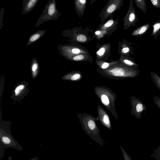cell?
Returning <instances> with one entry per match:
<instances>
[{
  "mask_svg": "<svg viewBox=\"0 0 160 160\" xmlns=\"http://www.w3.org/2000/svg\"><path fill=\"white\" fill-rule=\"evenodd\" d=\"M135 15L133 13H131L129 17V20L131 22H133L135 18Z\"/></svg>",
  "mask_w": 160,
  "mask_h": 160,
  "instance_id": "cell-23",
  "label": "cell"
},
{
  "mask_svg": "<svg viewBox=\"0 0 160 160\" xmlns=\"http://www.w3.org/2000/svg\"><path fill=\"white\" fill-rule=\"evenodd\" d=\"M109 64L107 62H104L102 65L101 68L102 69H105L107 68L109 66Z\"/></svg>",
  "mask_w": 160,
  "mask_h": 160,
  "instance_id": "cell-25",
  "label": "cell"
},
{
  "mask_svg": "<svg viewBox=\"0 0 160 160\" xmlns=\"http://www.w3.org/2000/svg\"><path fill=\"white\" fill-rule=\"evenodd\" d=\"M105 51L106 49L104 47H101L96 52V53L98 56L101 57L104 54Z\"/></svg>",
  "mask_w": 160,
  "mask_h": 160,
  "instance_id": "cell-14",
  "label": "cell"
},
{
  "mask_svg": "<svg viewBox=\"0 0 160 160\" xmlns=\"http://www.w3.org/2000/svg\"><path fill=\"white\" fill-rule=\"evenodd\" d=\"M160 28V23H158L155 24L154 26L153 33L156 32Z\"/></svg>",
  "mask_w": 160,
  "mask_h": 160,
  "instance_id": "cell-22",
  "label": "cell"
},
{
  "mask_svg": "<svg viewBox=\"0 0 160 160\" xmlns=\"http://www.w3.org/2000/svg\"><path fill=\"white\" fill-rule=\"evenodd\" d=\"M37 0H31L30 1L28 4V7L29 8H31L35 4Z\"/></svg>",
  "mask_w": 160,
  "mask_h": 160,
  "instance_id": "cell-20",
  "label": "cell"
},
{
  "mask_svg": "<svg viewBox=\"0 0 160 160\" xmlns=\"http://www.w3.org/2000/svg\"><path fill=\"white\" fill-rule=\"evenodd\" d=\"M101 99L102 103L105 105H108L109 103V100L108 97L105 95L101 96Z\"/></svg>",
  "mask_w": 160,
  "mask_h": 160,
  "instance_id": "cell-11",
  "label": "cell"
},
{
  "mask_svg": "<svg viewBox=\"0 0 160 160\" xmlns=\"http://www.w3.org/2000/svg\"><path fill=\"white\" fill-rule=\"evenodd\" d=\"M117 8V5L115 3H112L108 6L106 9L107 14H111Z\"/></svg>",
  "mask_w": 160,
  "mask_h": 160,
  "instance_id": "cell-5",
  "label": "cell"
},
{
  "mask_svg": "<svg viewBox=\"0 0 160 160\" xmlns=\"http://www.w3.org/2000/svg\"><path fill=\"white\" fill-rule=\"evenodd\" d=\"M101 33V32L99 31H97L95 32V34L97 35H99Z\"/></svg>",
  "mask_w": 160,
  "mask_h": 160,
  "instance_id": "cell-30",
  "label": "cell"
},
{
  "mask_svg": "<svg viewBox=\"0 0 160 160\" xmlns=\"http://www.w3.org/2000/svg\"><path fill=\"white\" fill-rule=\"evenodd\" d=\"M148 28L147 26H144L142 27L139 29L134 32L133 34L136 35L137 34H141L147 30Z\"/></svg>",
  "mask_w": 160,
  "mask_h": 160,
  "instance_id": "cell-8",
  "label": "cell"
},
{
  "mask_svg": "<svg viewBox=\"0 0 160 160\" xmlns=\"http://www.w3.org/2000/svg\"><path fill=\"white\" fill-rule=\"evenodd\" d=\"M86 2V0H79L76 1V4L77 5L78 8V9H81L83 8L85 5Z\"/></svg>",
  "mask_w": 160,
  "mask_h": 160,
  "instance_id": "cell-6",
  "label": "cell"
},
{
  "mask_svg": "<svg viewBox=\"0 0 160 160\" xmlns=\"http://www.w3.org/2000/svg\"><path fill=\"white\" fill-rule=\"evenodd\" d=\"M123 62L125 64L129 65L131 66L134 64L133 62L127 59H124L123 60Z\"/></svg>",
  "mask_w": 160,
  "mask_h": 160,
  "instance_id": "cell-24",
  "label": "cell"
},
{
  "mask_svg": "<svg viewBox=\"0 0 160 160\" xmlns=\"http://www.w3.org/2000/svg\"><path fill=\"white\" fill-rule=\"evenodd\" d=\"M103 122L104 123L107 125L108 127L110 128L109 121V118L107 115H105L103 117Z\"/></svg>",
  "mask_w": 160,
  "mask_h": 160,
  "instance_id": "cell-17",
  "label": "cell"
},
{
  "mask_svg": "<svg viewBox=\"0 0 160 160\" xmlns=\"http://www.w3.org/2000/svg\"><path fill=\"white\" fill-rule=\"evenodd\" d=\"M114 22L112 19L106 22L103 25V28H107L112 26L114 23Z\"/></svg>",
  "mask_w": 160,
  "mask_h": 160,
  "instance_id": "cell-15",
  "label": "cell"
},
{
  "mask_svg": "<svg viewBox=\"0 0 160 160\" xmlns=\"http://www.w3.org/2000/svg\"><path fill=\"white\" fill-rule=\"evenodd\" d=\"M81 50L78 48H73L72 50V52L74 54H78L81 53Z\"/></svg>",
  "mask_w": 160,
  "mask_h": 160,
  "instance_id": "cell-19",
  "label": "cell"
},
{
  "mask_svg": "<svg viewBox=\"0 0 160 160\" xmlns=\"http://www.w3.org/2000/svg\"><path fill=\"white\" fill-rule=\"evenodd\" d=\"M40 37V35L38 34H35L32 36L30 38V40L31 42H34L38 39Z\"/></svg>",
  "mask_w": 160,
  "mask_h": 160,
  "instance_id": "cell-18",
  "label": "cell"
},
{
  "mask_svg": "<svg viewBox=\"0 0 160 160\" xmlns=\"http://www.w3.org/2000/svg\"><path fill=\"white\" fill-rule=\"evenodd\" d=\"M81 77V75L78 73L73 75L71 77V79L72 80H76L79 79Z\"/></svg>",
  "mask_w": 160,
  "mask_h": 160,
  "instance_id": "cell-21",
  "label": "cell"
},
{
  "mask_svg": "<svg viewBox=\"0 0 160 160\" xmlns=\"http://www.w3.org/2000/svg\"><path fill=\"white\" fill-rule=\"evenodd\" d=\"M84 58V56L81 54L78 55L73 58L74 61H78L83 60Z\"/></svg>",
  "mask_w": 160,
  "mask_h": 160,
  "instance_id": "cell-16",
  "label": "cell"
},
{
  "mask_svg": "<svg viewBox=\"0 0 160 160\" xmlns=\"http://www.w3.org/2000/svg\"><path fill=\"white\" fill-rule=\"evenodd\" d=\"M151 1L152 4L154 5H156L157 4L158 1V0H151Z\"/></svg>",
  "mask_w": 160,
  "mask_h": 160,
  "instance_id": "cell-28",
  "label": "cell"
},
{
  "mask_svg": "<svg viewBox=\"0 0 160 160\" xmlns=\"http://www.w3.org/2000/svg\"><path fill=\"white\" fill-rule=\"evenodd\" d=\"M0 148H12L19 151H23V148L14 138L10 133L1 130Z\"/></svg>",
  "mask_w": 160,
  "mask_h": 160,
  "instance_id": "cell-1",
  "label": "cell"
},
{
  "mask_svg": "<svg viewBox=\"0 0 160 160\" xmlns=\"http://www.w3.org/2000/svg\"><path fill=\"white\" fill-rule=\"evenodd\" d=\"M77 40L80 42H85L87 40L86 37L83 34H79L77 37Z\"/></svg>",
  "mask_w": 160,
  "mask_h": 160,
  "instance_id": "cell-10",
  "label": "cell"
},
{
  "mask_svg": "<svg viewBox=\"0 0 160 160\" xmlns=\"http://www.w3.org/2000/svg\"><path fill=\"white\" fill-rule=\"evenodd\" d=\"M132 113L137 118H141L142 114L144 111H147L146 106L140 99L136 97L132 98Z\"/></svg>",
  "mask_w": 160,
  "mask_h": 160,
  "instance_id": "cell-2",
  "label": "cell"
},
{
  "mask_svg": "<svg viewBox=\"0 0 160 160\" xmlns=\"http://www.w3.org/2000/svg\"><path fill=\"white\" fill-rule=\"evenodd\" d=\"M151 157L154 158L156 160H160V146L153 150Z\"/></svg>",
  "mask_w": 160,
  "mask_h": 160,
  "instance_id": "cell-4",
  "label": "cell"
},
{
  "mask_svg": "<svg viewBox=\"0 0 160 160\" xmlns=\"http://www.w3.org/2000/svg\"><path fill=\"white\" fill-rule=\"evenodd\" d=\"M129 51V49L128 47H125L123 48L122 49V52L123 53H126L128 52Z\"/></svg>",
  "mask_w": 160,
  "mask_h": 160,
  "instance_id": "cell-27",
  "label": "cell"
},
{
  "mask_svg": "<svg viewBox=\"0 0 160 160\" xmlns=\"http://www.w3.org/2000/svg\"><path fill=\"white\" fill-rule=\"evenodd\" d=\"M28 160H39V158L38 157H34L31 158Z\"/></svg>",
  "mask_w": 160,
  "mask_h": 160,
  "instance_id": "cell-29",
  "label": "cell"
},
{
  "mask_svg": "<svg viewBox=\"0 0 160 160\" xmlns=\"http://www.w3.org/2000/svg\"><path fill=\"white\" fill-rule=\"evenodd\" d=\"M120 148L122 152L124 160H132L130 156L122 146L120 147Z\"/></svg>",
  "mask_w": 160,
  "mask_h": 160,
  "instance_id": "cell-9",
  "label": "cell"
},
{
  "mask_svg": "<svg viewBox=\"0 0 160 160\" xmlns=\"http://www.w3.org/2000/svg\"><path fill=\"white\" fill-rule=\"evenodd\" d=\"M48 14L50 15H52L55 12V5L53 3L50 5L48 8Z\"/></svg>",
  "mask_w": 160,
  "mask_h": 160,
  "instance_id": "cell-12",
  "label": "cell"
},
{
  "mask_svg": "<svg viewBox=\"0 0 160 160\" xmlns=\"http://www.w3.org/2000/svg\"><path fill=\"white\" fill-rule=\"evenodd\" d=\"M25 86L21 84L17 86L14 90L15 95L16 96H18L24 89Z\"/></svg>",
  "mask_w": 160,
  "mask_h": 160,
  "instance_id": "cell-7",
  "label": "cell"
},
{
  "mask_svg": "<svg viewBox=\"0 0 160 160\" xmlns=\"http://www.w3.org/2000/svg\"><path fill=\"white\" fill-rule=\"evenodd\" d=\"M38 67V65L37 63L33 64L32 67V70L33 72H35Z\"/></svg>",
  "mask_w": 160,
  "mask_h": 160,
  "instance_id": "cell-26",
  "label": "cell"
},
{
  "mask_svg": "<svg viewBox=\"0 0 160 160\" xmlns=\"http://www.w3.org/2000/svg\"><path fill=\"white\" fill-rule=\"evenodd\" d=\"M151 77L153 82L160 91V77L153 72H151Z\"/></svg>",
  "mask_w": 160,
  "mask_h": 160,
  "instance_id": "cell-3",
  "label": "cell"
},
{
  "mask_svg": "<svg viewBox=\"0 0 160 160\" xmlns=\"http://www.w3.org/2000/svg\"><path fill=\"white\" fill-rule=\"evenodd\" d=\"M153 99L155 104L160 109V98L156 95H155L153 96Z\"/></svg>",
  "mask_w": 160,
  "mask_h": 160,
  "instance_id": "cell-13",
  "label": "cell"
}]
</instances>
